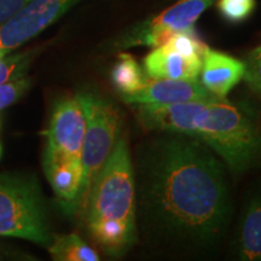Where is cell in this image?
Returning <instances> with one entry per match:
<instances>
[{
	"mask_svg": "<svg viewBox=\"0 0 261 261\" xmlns=\"http://www.w3.org/2000/svg\"><path fill=\"white\" fill-rule=\"evenodd\" d=\"M165 133L150 140L137 161L136 197L143 228L177 247L213 246L231 217L223 162L203 143Z\"/></svg>",
	"mask_w": 261,
	"mask_h": 261,
	"instance_id": "cell-1",
	"label": "cell"
},
{
	"mask_svg": "<svg viewBox=\"0 0 261 261\" xmlns=\"http://www.w3.org/2000/svg\"><path fill=\"white\" fill-rule=\"evenodd\" d=\"M144 129L180 133L211 148L234 172L252 167L261 137L249 112L223 98L169 106H137Z\"/></svg>",
	"mask_w": 261,
	"mask_h": 261,
	"instance_id": "cell-2",
	"label": "cell"
},
{
	"mask_svg": "<svg viewBox=\"0 0 261 261\" xmlns=\"http://www.w3.org/2000/svg\"><path fill=\"white\" fill-rule=\"evenodd\" d=\"M81 215L90 237L107 255L120 257L136 244V177L126 137L117 139L94 179Z\"/></svg>",
	"mask_w": 261,
	"mask_h": 261,
	"instance_id": "cell-3",
	"label": "cell"
},
{
	"mask_svg": "<svg viewBox=\"0 0 261 261\" xmlns=\"http://www.w3.org/2000/svg\"><path fill=\"white\" fill-rule=\"evenodd\" d=\"M0 236L48 247L52 234L40 185L34 177L0 175Z\"/></svg>",
	"mask_w": 261,
	"mask_h": 261,
	"instance_id": "cell-4",
	"label": "cell"
},
{
	"mask_svg": "<svg viewBox=\"0 0 261 261\" xmlns=\"http://www.w3.org/2000/svg\"><path fill=\"white\" fill-rule=\"evenodd\" d=\"M83 107L86 130L81 151V185L75 214H81L94 179L112 154L119 139L121 117L117 107L112 100L92 91L76 93Z\"/></svg>",
	"mask_w": 261,
	"mask_h": 261,
	"instance_id": "cell-5",
	"label": "cell"
},
{
	"mask_svg": "<svg viewBox=\"0 0 261 261\" xmlns=\"http://www.w3.org/2000/svg\"><path fill=\"white\" fill-rule=\"evenodd\" d=\"M213 3L214 0H179L159 15L146 18L117 35L108 47L113 51H122L137 46H161L178 33L194 28L196 21Z\"/></svg>",
	"mask_w": 261,
	"mask_h": 261,
	"instance_id": "cell-6",
	"label": "cell"
},
{
	"mask_svg": "<svg viewBox=\"0 0 261 261\" xmlns=\"http://www.w3.org/2000/svg\"><path fill=\"white\" fill-rule=\"evenodd\" d=\"M86 120L77 94L55 103L46 129L44 169L56 166H81Z\"/></svg>",
	"mask_w": 261,
	"mask_h": 261,
	"instance_id": "cell-7",
	"label": "cell"
},
{
	"mask_svg": "<svg viewBox=\"0 0 261 261\" xmlns=\"http://www.w3.org/2000/svg\"><path fill=\"white\" fill-rule=\"evenodd\" d=\"M207 48L194 28L180 32L146 55L144 73L151 79L197 80Z\"/></svg>",
	"mask_w": 261,
	"mask_h": 261,
	"instance_id": "cell-8",
	"label": "cell"
},
{
	"mask_svg": "<svg viewBox=\"0 0 261 261\" xmlns=\"http://www.w3.org/2000/svg\"><path fill=\"white\" fill-rule=\"evenodd\" d=\"M80 0H29L0 25V50L11 54L57 22Z\"/></svg>",
	"mask_w": 261,
	"mask_h": 261,
	"instance_id": "cell-9",
	"label": "cell"
},
{
	"mask_svg": "<svg viewBox=\"0 0 261 261\" xmlns=\"http://www.w3.org/2000/svg\"><path fill=\"white\" fill-rule=\"evenodd\" d=\"M123 102L133 106H169L217 99L201 81L151 79L148 77L142 89L132 94L121 97Z\"/></svg>",
	"mask_w": 261,
	"mask_h": 261,
	"instance_id": "cell-10",
	"label": "cell"
},
{
	"mask_svg": "<svg viewBox=\"0 0 261 261\" xmlns=\"http://www.w3.org/2000/svg\"><path fill=\"white\" fill-rule=\"evenodd\" d=\"M244 70L243 61L208 47L202 61L201 84L215 97L225 99L243 79Z\"/></svg>",
	"mask_w": 261,
	"mask_h": 261,
	"instance_id": "cell-11",
	"label": "cell"
},
{
	"mask_svg": "<svg viewBox=\"0 0 261 261\" xmlns=\"http://www.w3.org/2000/svg\"><path fill=\"white\" fill-rule=\"evenodd\" d=\"M237 250L241 260H261V196L248 202L240 225Z\"/></svg>",
	"mask_w": 261,
	"mask_h": 261,
	"instance_id": "cell-12",
	"label": "cell"
},
{
	"mask_svg": "<svg viewBox=\"0 0 261 261\" xmlns=\"http://www.w3.org/2000/svg\"><path fill=\"white\" fill-rule=\"evenodd\" d=\"M110 79L115 90L122 97L142 89L148 76L132 55L120 52L110 73Z\"/></svg>",
	"mask_w": 261,
	"mask_h": 261,
	"instance_id": "cell-13",
	"label": "cell"
},
{
	"mask_svg": "<svg viewBox=\"0 0 261 261\" xmlns=\"http://www.w3.org/2000/svg\"><path fill=\"white\" fill-rule=\"evenodd\" d=\"M51 257L57 261H98L99 254L76 233L52 237L47 247Z\"/></svg>",
	"mask_w": 261,
	"mask_h": 261,
	"instance_id": "cell-14",
	"label": "cell"
},
{
	"mask_svg": "<svg viewBox=\"0 0 261 261\" xmlns=\"http://www.w3.org/2000/svg\"><path fill=\"white\" fill-rule=\"evenodd\" d=\"M40 51L41 47L38 46L17 54L11 52L0 60V85L25 76L29 67Z\"/></svg>",
	"mask_w": 261,
	"mask_h": 261,
	"instance_id": "cell-15",
	"label": "cell"
},
{
	"mask_svg": "<svg viewBox=\"0 0 261 261\" xmlns=\"http://www.w3.org/2000/svg\"><path fill=\"white\" fill-rule=\"evenodd\" d=\"M255 5L256 0H218L220 15L231 23L246 21L253 14Z\"/></svg>",
	"mask_w": 261,
	"mask_h": 261,
	"instance_id": "cell-16",
	"label": "cell"
},
{
	"mask_svg": "<svg viewBox=\"0 0 261 261\" xmlns=\"http://www.w3.org/2000/svg\"><path fill=\"white\" fill-rule=\"evenodd\" d=\"M32 86V79L22 76L0 85V110L18 102Z\"/></svg>",
	"mask_w": 261,
	"mask_h": 261,
	"instance_id": "cell-17",
	"label": "cell"
},
{
	"mask_svg": "<svg viewBox=\"0 0 261 261\" xmlns=\"http://www.w3.org/2000/svg\"><path fill=\"white\" fill-rule=\"evenodd\" d=\"M243 62L246 65L243 79L248 87L261 99V46L250 51Z\"/></svg>",
	"mask_w": 261,
	"mask_h": 261,
	"instance_id": "cell-18",
	"label": "cell"
},
{
	"mask_svg": "<svg viewBox=\"0 0 261 261\" xmlns=\"http://www.w3.org/2000/svg\"><path fill=\"white\" fill-rule=\"evenodd\" d=\"M28 2L29 0H0V25L17 14Z\"/></svg>",
	"mask_w": 261,
	"mask_h": 261,
	"instance_id": "cell-19",
	"label": "cell"
},
{
	"mask_svg": "<svg viewBox=\"0 0 261 261\" xmlns=\"http://www.w3.org/2000/svg\"><path fill=\"white\" fill-rule=\"evenodd\" d=\"M6 55H8V54H5L4 51H2V50H0V60H3V58H4V57L6 56Z\"/></svg>",
	"mask_w": 261,
	"mask_h": 261,
	"instance_id": "cell-20",
	"label": "cell"
},
{
	"mask_svg": "<svg viewBox=\"0 0 261 261\" xmlns=\"http://www.w3.org/2000/svg\"><path fill=\"white\" fill-rule=\"evenodd\" d=\"M0 156H2V146H0Z\"/></svg>",
	"mask_w": 261,
	"mask_h": 261,
	"instance_id": "cell-21",
	"label": "cell"
}]
</instances>
